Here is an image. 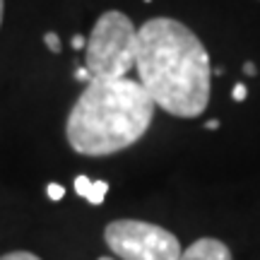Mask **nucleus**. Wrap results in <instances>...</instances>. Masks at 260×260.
<instances>
[{
	"label": "nucleus",
	"instance_id": "nucleus-1",
	"mask_svg": "<svg viewBox=\"0 0 260 260\" xmlns=\"http://www.w3.org/2000/svg\"><path fill=\"white\" fill-rule=\"evenodd\" d=\"M135 68L154 106L176 118H198L210 104V56L193 31L171 17L138 29Z\"/></svg>",
	"mask_w": 260,
	"mask_h": 260
},
{
	"label": "nucleus",
	"instance_id": "nucleus-2",
	"mask_svg": "<svg viewBox=\"0 0 260 260\" xmlns=\"http://www.w3.org/2000/svg\"><path fill=\"white\" fill-rule=\"evenodd\" d=\"M154 109L140 80H92L68 113L65 138L77 154L109 157L147 133Z\"/></svg>",
	"mask_w": 260,
	"mask_h": 260
},
{
	"label": "nucleus",
	"instance_id": "nucleus-3",
	"mask_svg": "<svg viewBox=\"0 0 260 260\" xmlns=\"http://www.w3.org/2000/svg\"><path fill=\"white\" fill-rule=\"evenodd\" d=\"M138 29L128 15L109 10L96 19L84 46V68L92 80H121L135 68Z\"/></svg>",
	"mask_w": 260,
	"mask_h": 260
},
{
	"label": "nucleus",
	"instance_id": "nucleus-4",
	"mask_svg": "<svg viewBox=\"0 0 260 260\" xmlns=\"http://www.w3.org/2000/svg\"><path fill=\"white\" fill-rule=\"evenodd\" d=\"M104 241L123 260H178L181 243L164 226L140 219H116L104 229Z\"/></svg>",
	"mask_w": 260,
	"mask_h": 260
},
{
	"label": "nucleus",
	"instance_id": "nucleus-5",
	"mask_svg": "<svg viewBox=\"0 0 260 260\" xmlns=\"http://www.w3.org/2000/svg\"><path fill=\"white\" fill-rule=\"evenodd\" d=\"M178 260H232V251L217 239H198L186 251H181Z\"/></svg>",
	"mask_w": 260,
	"mask_h": 260
},
{
	"label": "nucleus",
	"instance_id": "nucleus-6",
	"mask_svg": "<svg viewBox=\"0 0 260 260\" xmlns=\"http://www.w3.org/2000/svg\"><path fill=\"white\" fill-rule=\"evenodd\" d=\"M106 190H109V183L106 181H92V188L87 193V200L92 205H102L104 198H106Z\"/></svg>",
	"mask_w": 260,
	"mask_h": 260
},
{
	"label": "nucleus",
	"instance_id": "nucleus-7",
	"mask_svg": "<svg viewBox=\"0 0 260 260\" xmlns=\"http://www.w3.org/2000/svg\"><path fill=\"white\" fill-rule=\"evenodd\" d=\"M0 260H41L39 255L29 251H12V253H5V255H0Z\"/></svg>",
	"mask_w": 260,
	"mask_h": 260
},
{
	"label": "nucleus",
	"instance_id": "nucleus-8",
	"mask_svg": "<svg viewBox=\"0 0 260 260\" xmlns=\"http://www.w3.org/2000/svg\"><path fill=\"white\" fill-rule=\"evenodd\" d=\"M89 188H92V181L87 176H77L75 178V190H77V195H82V198H87V193H89Z\"/></svg>",
	"mask_w": 260,
	"mask_h": 260
},
{
	"label": "nucleus",
	"instance_id": "nucleus-9",
	"mask_svg": "<svg viewBox=\"0 0 260 260\" xmlns=\"http://www.w3.org/2000/svg\"><path fill=\"white\" fill-rule=\"evenodd\" d=\"M44 44H46L53 53H60V48H63V46H60V39H58V34H53V31H48L46 37H44Z\"/></svg>",
	"mask_w": 260,
	"mask_h": 260
},
{
	"label": "nucleus",
	"instance_id": "nucleus-10",
	"mask_svg": "<svg viewBox=\"0 0 260 260\" xmlns=\"http://www.w3.org/2000/svg\"><path fill=\"white\" fill-rule=\"evenodd\" d=\"M46 195L51 198V200H60V198L65 195V188L58 186V183H48V186H46Z\"/></svg>",
	"mask_w": 260,
	"mask_h": 260
},
{
	"label": "nucleus",
	"instance_id": "nucleus-11",
	"mask_svg": "<svg viewBox=\"0 0 260 260\" xmlns=\"http://www.w3.org/2000/svg\"><path fill=\"white\" fill-rule=\"evenodd\" d=\"M234 102H243V99H246V96H248V89H246V87H243V84H236V87H234Z\"/></svg>",
	"mask_w": 260,
	"mask_h": 260
},
{
	"label": "nucleus",
	"instance_id": "nucleus-12",
	"mask_svg": "<svg viewBox=\"0 0 260 260\" xmlns=\"http://www.w3.org/2000/svg\"><path fill=\"white\" fill-rule=\"evenodd\" d=\"M75 77H77L80 82H92V75H89V70H87V68H77Z\"/></svg>",
	"mask_w": 260,
	"mask_h": 260
},
{
	"label": "nucleus",
	"instance_id": "nucleus-13",
	"mask_svg": "<svg viewBox=\"0 0 260 260\" xmlns=\"http://www.w3.org/2000/svg\"><path fill=\"white\" fill-rule=\"evenodd\" d=\"M70 44H73V48H77V51H80V48H84V46H87V39H84L82 34H75V37H73V41H70Z\"/></svg>",
	"mask_w": 260,
	"mask_h": 260
},
{
	"label": "nucleus",
	"instance_id": "nucleus-14",
	"mask_svg": "<svg viewBox=\"0 0 260 260\" xmlns=\"http://www.w3.org/2000/svg\"><path fill=\"white\" fill-rule=\"evenodd\" d=\"M243 70H246V75H251V77H253V75H255V73H258V70H255V65H253L251 60H248V63L243 65Z\"/></svg>",
	"mask_w": 260,
	"mask_h": 260
},
{
	"label": "nucleus",
	"instance_id": "nucleus-15",
	"mask_svg": "<svg viewBox=\"0 0 260 260\" xmlns=\"http://www.w3.org/2000/svg\"><path fill=\"white\" fill-rule=\"evenodd\" d=\"M205 128H207V130H217V128H219V121H207V123H205Z\"/></svg>",
	"mask_w": 260,
	"mask_h": 260
},
{
	"label": "nucleus",
	"instance_id": "nucleus-16",
	"mask_svg": "<svg viewBox=\"0 0 260 260\" xmlns=\"http://www.w3.org/2000/svg\"><path fill=\"white\" fill-rule=\"evenodd\" d=\"M3 12H5V0H0V24H3Z\"/></svg>",
	"mask_w": 260,
	"mask_h": 260
},
{
	"label": "nucleus",
	"instance_id": "nucleus-17",
	"mask_svg": "<svg viewBox=\"0 0 260 260\" xmlns=\"http://www.w3.org/2000/svg\"><path fill=\"white\" fill-rule=\"evenodd\" d=\"M99 260H113V258H99Z\"/></svg>",
	"mask_w": 260,
	"mask_h": 260
},
{
	"label": "nucleus",
	"instance_id": "nucleus-18",
	"mask_svg": "<svg viewBox=\"0 0 260 260\" xmlns=\"http://www.w3.org/2000/svg\"><path fill=\"white\" fill-rule=\"evenodd\" d=\"M145 3H152V0H145Z\"/></svg>",
	"mask_w": 260,
	"mask_h": 260
}]
</instances>
